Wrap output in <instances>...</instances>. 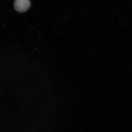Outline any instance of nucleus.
Masks as SVG:
<instances>
[{
	"label": "nucleus",
	"instance_id": "f257e3e1",
	"mask_svg": "<svg viewBox=\"0 0 132 132\" xmlns=\"http://www.w3.org/2000/svg\"><path fill=\"white\" fill-rule=\"evenodd\" d=\"M29 0H15L14 3L15 9L17 12L23 13L27 11L30 7Z\"/></svg>",
	"mask_w": 132,
	"mask_h": 132
}]
</instances>
